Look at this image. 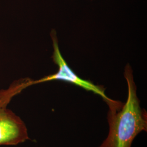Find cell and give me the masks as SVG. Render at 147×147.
<instances>
[{"instance_id": "1", "label": "cell", "mask_w": 147, "mask_h": 147, "mask_svg": "<svg viewBox=\"0 0 147 147\" xmlns=\"http://www.w3.org/2000/svg\"><path fill=\"white\" fill-rule=\"evenodd\" d=\"M124 76L128 87L127 99L124 105L110 109L109 133L99 147H131L137 135L147 131V113L140 106L132 71L129 64L125 68Z\"/></svg>"}, {"instance_id": "2", "label": "cell", "mask_w": 147, "mask_h": 147, "mask_svg": "<svg viewBox=\"0 0 147 147\" xmlns=\"http://www.w3.org/2000/svg\"><path fill=\"white\" fill-rule=\"evenodd\" d=\"M51 37L53 40V61L58 65V70L56 73L47 76L39 80L32 81L31 85L53 80H61L73 84L87 91L93 92L95 94L99 95L107 102L109 107L117 105L119 103L118 101L111 100L108 98L105 94V89L102 87L95 85L88 80L81 79L69 67L61 55L59 49L56 33L53 30L51 32Z\"/></svg>"}, {"instance_id": "3", "label": "cell", "mask_w": 147, "mask_h": 147, "mask_svg": "<svg viewBox=\"0 0 147 147\" xmlns=\"http://www.w3.org/2000/svg\"><path fill=\"white\" fill-rule=\"evenodd\" d=\"M27 140L25 123L11 110L0 105V146H16Z\"/></svg>"}]
</instances>
